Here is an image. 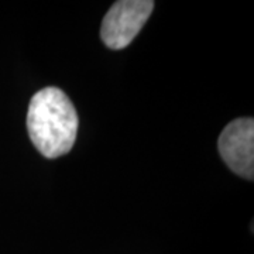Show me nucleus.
Segmentation results:
<instances>
[{"instance_id":"f257e3e1","label":"nucleus","mask_w":254,"mask_h":254,"mask_svg":"<svg viewBox=\"0 0 254 254\" xmlns=\"http://www.w3.org/2000/svg\"><path fill=\"white\" fill-rule=\"evenodd\" d=\"M31 143L47 158L68 154L78 133V115L69 98L50 86L31 98L27 112Z\"/></svg>"},{"instance_id":"f03ea898","label":"nucleus","mask_w":254,"mask_h":254,"mask_svg":"<svg viewBox=\"0 0 254 254\" xmlns=\"http://www.w3.org/2000/svg\"><path fill=\"white\" fill-rule=\"evenodd\" d=\"M154 9L153 0L116 1L102 21L100 37L112 50L127 47L140 33Z\"/></svg>"},{"instance_id":"7ed1b4c3","label":"nucleus","mask_w":254,"mask_h":254,"mask_svg":"<svg viewBox=\"0 0 254 254\" xmlns=\"http://www.w3.org/2000/svg\"><path fill=\"white\" fill-rule=\"evenodd\" d=\"M219 153L226 165L249 181L254 180V120L252 118L230 122L219 137Z\"/></svg>"}]
</instances>
